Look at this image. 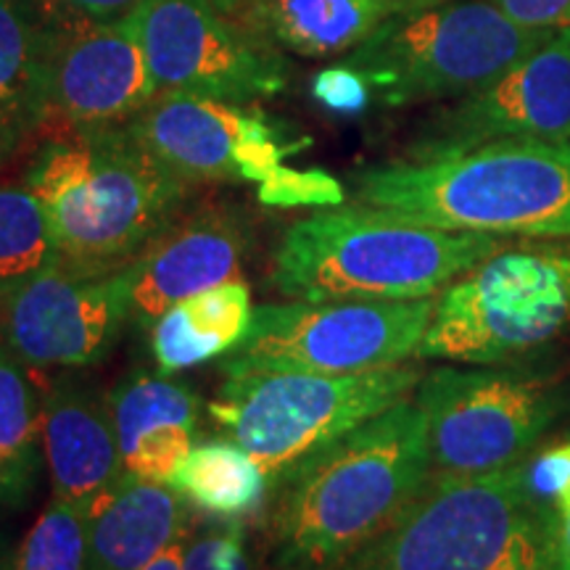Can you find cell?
I'll list each match as a JSON object with an SVG mask.
<instances>
[{
  "label": "cell",
  "instance_id": "obj_1",
  "mask_svg": "<svg viewBox=\"0 0 570 570\" xmlns=\"http://www.w3.org/2000/svg\"><path fill=\"white\" fill-rule=\"evenodd\" d=\"M431 475L425 415L407 396L273 479L265 504L269 568H344Z\"/></svg>",
  "mask_w": 570,
  "mask_h": 570
},
{
  "label": "cell",
  "instance_id": "obj_2",
  "mask_svg": "<svg viewBox=\"0 0 570 570\" xmlns=\"http://www.w3.org/2000/svg\"><path fill=\"white\" fill-rule=\"evenodd\" d=\"M24 188L46 212L61 265L98 275L132 265L196 185L114 125L61 127L42 140Z\"/></svg>",
  "mask_w": 570,
  "mask_h": 570
},
{
  "label": "cell",
  "instance_id": "obj_3",
  "mask_svg": "<svg viewBox=\"0 0 570 570\" xmlns=\"http://www.w3.org/2000/svg\"><path fill=\"white\" fill-rule=\"evenodd\" d=\"M356 204L452 233L570 235V140H491L354 175Z\"/></svg>",
  "mask_w": 570,
  "mask_h": 570
},
{
  "label": "cell",
  "instance_id": "obj_4",
  "mask_svg": "<svg viewBox=\"0 0 570 570\" xmlns=\"http://www.w3.org/2000/svg\"><path fill=\"white\" fill-rule=\"evenodd\" d=\"M502 248L481 233H452L370 206H327L283 233L269 283L288 302H404L439 296Z\"/></svg>",
  "mask_w": 570,
  "mask_h": 570
},
{
  "label": "cell",
  "instance_id": "obj_5",
  "mask_svg": "<svg viewBox=\"0 0 570 570\" xmlns=\"http://www.w3.org/2000/svg\"><path fill=\"white\" fill-rule=\"evenodd\" d=\"M525 460L483 475L433 473L338 570H547L554 518L533 497Z\"/></svg>",
  "mask_w": 570,
  "mask_h": 570
},
{
  "label": "cell",
  "instance_id": "obj_6",
  "mask_svg": "<svg viewBox=\"0 0 570 570\" xmlns=\"http://www.w3.org/2000/svg\"><path fill=\"white\" fill-rule=\"evenodd\" d=\"M554 32L518 24L489 0H441L391 19L341 63L386 106L454 101L487 88Z\"/></svg>",
  "mask_w": 570,
  "mask_h": 570
},
{
  "label": "cell",
  "instance_id": "obj_7",
  "mask_svg": "<svg viewBox=\"0 0 570 570\" xmlns=\"http://www.w3.org/2000/svg\"><path fill=\"white\" fill-rule=\"evenodd\" d=\"M420 377L423 370L415 365L352 375L296 370L225 375L209 402V417L277 479L306 454L415 394Z\"/></svg>",
  "mask_w": 570,
  "mask_h": 570
},
{
  "label": "cell",
  "instance_id": "obj_8",
  "mask_svg": "<svg viewBox=\"0 0 570 570\" xmlns=\"http://www.w3.org/2000/svg\"><path fill=\"white\" fill-rule=\"evenodd\" d=\"M570 325V246L499 248L436 296L415 360L497 365Z\"/></svg>",
  "mask_w": 570,
  "mask_h": 570
},
{
  "label": "cell",
  "instance_id": "obj_9",
  "mask_svg": "<svg viewBox=\"0 0 570 570\" xmlns=\"http://www.w3.org/2000/svg\"><path fill=\"white\" fill-rule=\"evenodd\" d=\"M412 399L425 415L431 468L483 475L518 465L570 410V386L531 370L441 365Z\"/></svg>",
  "mask_w": 570,
  "mask_h": 570
},
{
  "label": "cell",
  "instance_id": "obj_10",
  "mask_svg": "<svg viewBox=\"0 0 570 570\" xmlns=\"http://www.w3.org/2000/svg\"><path fill=\"white\" fill-rule=\"evenodd\" d=\"M436 296L404 302L262 304L244 344L223 356V375L259 370L352 375L396 367L417 354Z\"/></svg>",
  "mask_w": 570,
  "mask_h": 570
},
{
  "label": "cell",
  "instance_id": "obj_11",
  "mask_svg": "<svg viewBox=\"0 0 570 570\" xmlns=\"http://www.w3.org/2000/svg\"><path fill=\"white\" fill-rule=\"evenodd\" d=\"M140 32L156 96L190 92L248 106L281 96L291 82L281 48L214 0H146Z\"/></svg>",
  "mask_w": 570,
  "mask_h": 570
},
{
  "label": "cell",
  "instance_id": "obj_12",
  "mask_svg": "<svg viewBox=\"0 0 570 570\" xmlns=\"http://www.w3.org/2000/svg\"><path fill=\"white\" fill-rule=\"evenodd\" d=\"M132 265L75 273L56 262L0 304V341L30 373L101 362L130 323Z\"/></svg>",
  "mask_w": 570,
  "mask_h": 570
},
{
  "label": "cell",
  "instance_id": "obj_13",
  "mask_svg": "<svg viewBox=\"0 0 570 570\" xmlns=\"http://www.w3.org/2000/svg\"><path fill=\"white\" fill-rule=\"evenodd\" d=\"M135 138L183 180L254 183L281 173L306 146L259 109L190 92H161L127 122Z\"/></svg>",
  "mask_w": 570,
  "mask_h": 570
},
{
  "label": "cell",
  "instance_id": "obj_14",
  "mask_svg": "<svg viewBox=\"0 0 570 570\" xmlns=\"http://www.w3.org/2000/svg\"><path fill=\"white\" fill-rule=\"evenodd\" d=\"M515 138L570 140V24L487 88L431 114L404 159H431Z\"/></svg>",
  "mask_w": 570,
  "mask_h": 570
},
{
  "label": "cell",
  "instance_id": "obj_15",
  "mask_svg": "<svg viewBox=\"0 0 570 570\" xmlns=\"http://www.w3.org/2000/svg\"><path fill=\"white\" fill-rule=\"evenodd\" d=\"M154 98L140 6L119 19L71 13L69 21L53 24L51 119L61 127L127 125Z\"/></svg>",
  "mask_w": 570,
  "mask_h": 570
},
{
  "label": "cell",
  "instance_id": "obj_16",
  "mask_svg": "<svg viewBox=\"0 0 570 570\" xmlns=\"http://www.w3.org/2000/svg\"><path fill=\"white\" fill-rule=\"evenodd\" d=\"M256 248V219L248 206L212 198L183 206L132 262L135 331H151L169 306L235 281Z\"/></svg>",
  "mask_w": 570,
  "mask_h": 570
},
{
  "label": "cell",
  "instance_id": "obj_17",
  "mask_svg": "<svg viewBox=\"0 0 570 570\" xmlns=\"http://www.w3.org/2000/svg\"><path fill=\"white\" fill-rule=\"evenodd\" d=\"M42 454L53 497L96 518L127 479L109 394L61 370L42 396Z\"/></svg>",
  "mask_w": 570,
  "mask_h": 570
},
{
  "label": "cell",
  "instance_id": "obj_18",
  "mask_svg": "<svg viewBox=\"0 0 570 570\" xmlns=\"http://www.w3.org/2000/svg\"><path fill=\"white\" fill-rule=\"evenodd\" d=\"M441 0H248V27L281 51L320 59L348 53L391 19Z\"/></svg>",
  "mask_w": 570,
  "mask_h": 570
},
{
  "label": "cell",
  "instance_id": "obj_19",
  "mask_svg": "<svg viewBox=\"0 0 570 570\" xmlns=\"http://www.w3.org/2000/svg\"><path fill=\"white\" fill-rule=\"evenodd\" d=\"M188 502L167 483L127 475L88 531V570H146L194 529Z\"/></svg>",
  "mask_w": 570,
  "mask_h": 570
},
{
  "label": "cell",
  "instance_id": "obj_20",
  "mask_svg": "<svg viewBox=\"0 0 570 570\" xmlns=\"http://www.w3.org/2000/svg\"><path fill=\"white\" fill-rule=\"evenodd\" d=\"M53 24L21 0H0V151L51 119Z\"/></svg>",
  "mask_w": 570,
  "mask_h": 570
},
{
  "label": "cell",
  "instance_id": "obj_21",
  "mask_svg": "<svg viewBox=\"0 0 570 570\" xmlns=\"http://www.w3.org/2000/svg\"><path fill=\"white\" fill-rule=\"evenodd\" d=\"M252 288L227 281L169 306L151 327V352L161 373L223 360L244 344L254 323Z\"/></svg>",
  "mask_w": 570,
  "mask_h": 570
},
{
  "label": "cell",
  "instance_id": "obj_22",
  "mask_svg": "<svg viewBox=\"0 0 570 570\" xmlns=\"http://www.w3.org/2000/svg\"><path fill=\"white\" fill-rule=\"evenodd\" d=\"M42 460V399L30 370L0 341V508L30 502Z\"/></svg>",
  "mask_w": 570,
  "mask_h": 570
},
{
  "label": "cell",
  "instance_id": "obj_23",
  "mask_svg": "<svg viewBox=\"0 0 570 570\" xmlns=\"http://www.w3.org/2000/svg\"><path fill=\"white\" fill-rule=\"evenodd\" d=\"M173 489L206 515L244 520L265 510L273 479L240 444L230 439H206L190 449Z\"/></svg>",
  "mask_w": 570,
  "mask_h": 570
},
{
  "label": "cell",
  "instance_id": "obj_24",
  "mask_svg": "<svg viewBox=\"0 0 570 570\" xmlns=\"http://www.w3.org/2000/svg\"><path fill=\"white\" fill-rule=\"evenodd\" d=\"M114 428H117L122 460L138 441L161 428L196 431L202 417V399L185 383L169 381L167 373L135 370L109 394Z\"/></svg>",
  "mask_w": 570,
  "mask_h": 570
},
{
  "label": "cell",
  "instance_id": "obj_25",
  "mask_svg": "<svg viewBox=\"0 0 570 570\" xmlns=\"http://www.w3.org/2000/svg\"><path fill=\"white\" fill-rule=\"evenodd\" d=\"M56 262L59 248L38 198L24 185L0 188V304Z\"/></svg>",
  "mask_w": 570,
  "mask_h": 570
},
{
  "label": "cell",
  "instance_id": "obj_26",
  "mask_svg": "<svg viewBox=\"0 0 570 570\" xmlns=\"http://www.w3.org/2000/svg\"><path fill=\"white\" fill-rule=\"evenodd\" d=\"M88 512L51 497L11 554L9 570H88Z\"/></svg>",
  "mask_w": 570,
  "mask_h": 570
},
{
  "label": "cell",
  "instance_id": "obj_27",
  "mask_svg": "<svg viewBox=\"0 0 570 570\" xmlns=\"http://www.w3.org/2000/svg\"><path fill=\"white\" fill-rule=\"evenodd\" d=\"M183 570H256L244 520H225L204 529L194 523L185 547Z\"/></svg>",
  "mask_w": 570,
  "mask_h": 570
},
{
  "label": "cell",
  "instance_id": "obj_28",
  "mask_svg": "<svg viewBox=\"0 0 570 570\" xmlns=\"http://www.w3.org/2000/svg\"><path fill=\"white\" fill-rule=\"evenodd\" d=\"M256 196L265 206H281V209H294V206L327 209V206L344 204L346 190L325 169L283 167L281 173L256 188Z\"/></svg>",
  "mask_w": 570,
  "mask_h": 570
},
{
  "label": "cell",
  "instance_id": "obj_29",
  "mask_svg": "<svg viewBox=\"0 0 570 570\" xmlns=\"http://www.w3.org/2000/svg\"><path fill=\"white\" fill-rule=\"evenodd\" d=\"M525 475L533 497L554 518V523L570 512V436L547 446L544 452L529 454Z\"/></svg>",
  "mask_w": 570,
  "mask_h": 570
},
{
  "label": "cell",
  "instance_id": "obj_30",
  "mask_svg": "<svg viewBox=\"0 0 570 570\" xmlns=\"http://www.w3.org/2000/svg\"><path fill=\"white\" fill-rule=\"evenodd\" d=\"M312 98L333 114H360L370 106L373 90L360 71L346 63L327 67L312 80Z\"/></svg>",
  "mask_w": 570,
  "mask_h": 570
},
{
  "label": "cell",
  "instance_id": "obj_31",
  "mask_svg": "<svg viewBox=\"0 0 570 570\" xmlns=\"http://www.w3.org/2000/svg\"><path fill=\"white\" fill-rule=\"evenodd\" d=\"M518 24L533 30H560L570 24V0H489Z\"/></svg>",
  "mask_w": 570,
  "mask_h": 570
},
{
  "label": "cell",
  "instance_id": "obj_32",
  "mask_svg": "<svg viewBox=\"0 0 570 570\" xmlns=\"http://www.w3.org/2000/svg\"><path fill=\"white\" fill-rule=\"evenodd\" d=\"M71 13L90 19H119L138 9L146 0H61Z\"/></svg>",
  "mask_w": 570,
  "mask_h": 570
},
{
  "label": "cell",
  "instance_id": "obj_33",
  "mask_svg": "<svg viewBox=\"0 0 570 570\" xmlns=\"http://www.w3.org/2000/svg\"><path fill=\"white\" fill-rule=\"evenodd\" d=\"M547 570H570V512L554 523L550 568Z\"/></svg>",
  "mask_w": 570,
  "mask_h": 570
},
{
  "label": "cell",
  "instance_id": "obj_34",
  "mask_svg": "<svg viewBox=\"0 0 570 570\" xmlns=\"http://www.w3.org/2000/svg\"><path fill=\"white\" fill-rule=\"evenodd\" d=\"M188 537H190V531L177 541H173V544H169L167 550H164L146 570H183V558H185V547H188Z\"/></svg>",
  "mask_w": 570,
  "mask_h": 570
},
{
  "label": "cell",
  "instance_id": "obj_35",
  "mask_svg": "<svg viewBox=\"0 0 570 570\" xmlns=\"http://www.w3.org/2000/svg\"><path fill=\"white\" fill-rule=\"evenodd\" d=\"M214 3H219V6H223V9L225 11H238V9H244V6L248 3V0H214Z\"/></svg>",
  "mask_w": 570,
  "mask_h": 570
},
{
  "label": "cell",
  "instance_id": "obj_36",
  "mask_svg": "<svg viewBox=\"0 0 570 570\" xmlns=\"http://www.w3.org/2000/svg\"><path fill=\"white\" fill-rule=\"evenodd\" d=\"M11 568V558L6 554V539L3 533H0V570H9Z\"/></svg>",
  "mask_w": 570,
  "mask_h": 570
},
{
  "label": "cell",
  "instance_id": "obj_37",
  "mask_svg": "<svg viewBox=\"0 0 570 570\" xmlns=\"http://www.w3.org/2000/svg\"><path fill=\"white\" fill-rule=\"evenodd\" d=\"M3 156H6V154H3V151H0V161H3Z\"/></svg>",
  "mask_w": 570,
  "mask_h": 570
},
{
  "label": "cell",
  "instance_id": "obj_38",
  "mask_svg": "<svg viewBox=\"0 0 570 570\" xmlns=\"http://www.w3.org/2000/svg\"><path fill=\"white\" fill-rule=\"evenodd\" d=\"M269 570H281V568H269Z\"/></svg>",
  "mask_w": 570,
  "mask_h": 570
}]
</instances>
